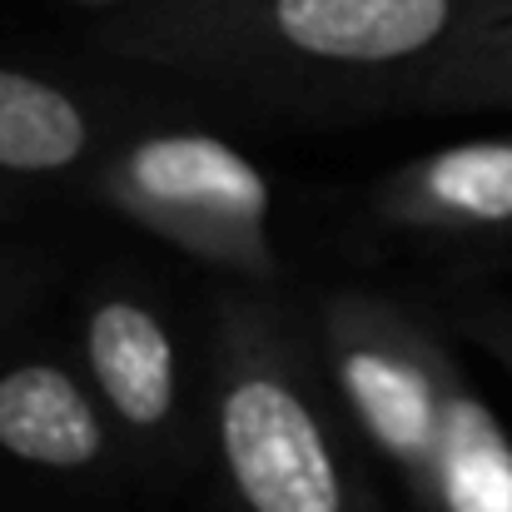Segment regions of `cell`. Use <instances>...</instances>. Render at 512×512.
I'll use <instances>...</instances> for the list:
<instances>
[{
	"label": "cell",
	"instance_id": "3",
	"mask_svg": "<svg viewBox=\"0 0 512 512\" xmlns=\"http://www.w3.org/2000/svg\"><path fill=\"white\" fill-rule=\"evenodd\" d=\"M209 418L239 512H383L314 324L264 284L229 279L209 304Z\"/></svg>",
	"mask_w": 512,
	"mask_h": 512
},
{
	"label": "cell",
	"instance_id": "13",
	"mask_svg": "<svg viewBox=\"0 0 512 512\" xmlns=\"http://www.w3.org/2000/svg\"><path fill=\"white\" fill-rule=\"evenodd\" d=\"M0 309H5V284H0Z\"/></svg>",
	"mask_w": 512,
	"mask_h": 512
},
{
	"label": "cell",
	"instance_id": "8",
	"mask_svg": "<svg viewBox=\"0 0 512 512\" xmlns=\"http://www.w3.org/2000/svg\"><path fill=\"white\" fill-rule=\"evenodd\" d=\"M100 145L90 105L35 70L0 65V179H50L80 170Z\"/></svg>",
	"mask_w": 512,
	"mask_h": 512
},
{
	"label": "cell",
	"instance_id": "12",
	"mask_svg": "<svg viewBox=\"0 0 512 512\" xmlns=\"http://www.w3.org/2000/svg\"><path fill=\"white\" fill-rule=\"evenodd\" d=\"M5 209H10V189H0V214H5Z\"/></svg>",
	"mask_w": 512,
	"mask_h": 512
},
{
	"label": "cell",
	"instance_id": "1",
	"mask_svg": "<svg viewBox=\"0 0 512 512\" xmlns=\"http://www.w3.org/2000/svg\"><path fill=\"white\" fill-rule=\"evenodd\" d=\"M508 15L512 0H130L95 40L264 100L393 105L418 65Z\"/></svg>",
	"mask_w": 512,
	"mask_h": 512
},
{
	"label": "cell",
	"instance_id": "2",
	"mask_svg": "<svg viewBox=\"0 0 512 512\" xmlns=\"http://www.w3.org/2000/svg\"><path fill=\"white\" fill-rule=\"evenodd\" d=\"M314 339L343 413L418 512H512V433L438 309L378 289L319 294Z\"/></svg>",
	"mask_w": 512,
	"mask_h": 512
},
{
	"label": "cell",
	"instance_id": "4",
	"mask_svg": "<svg viewBox=\"0 0 512 512\" xmlns=\"http://www.w3.org/2000/svg\"><path fill=\"white\" fill-rule=\"evenodd\" d=\"M100 204L179 249L199 269L274 289V189L244 150L209 130H145L120 140L90 174Z\"/></svg>",
	"mask_w": 512,
	"mask_h": 512
},
{
	"label": "cell",
	"instance_id": "7",
	"mask_svg": "<svg viewBox=\"0 0 512 512\" xmlns=\"http://www.w3.org/2000/svg\"><path fill=\"white\" fill-rule=\"evenodd\" d=\"M120 428L110 423L85 368L60 358H10L0 363V458L85 478L115 458Z\"/></svg>",
	"mask_w": 512,
	"mask_h": 512
},
{
	"label": "cell",
	"instance_id": "9",
	"mask_svg": "<svg viewBox=\"0 0 512 512\" xmlns=\"http://www.w3.org/2000/svg\"><path fill=\"white\" fill-rule=\"evenodd\" d=\"M388 110H423V115H478L512 110V15L478 25L473 35L438 50L418 65Z\"/></svg>",
	"mask_w": 512,
	"mask_h": 512
},
{
	"label": "cell",
	"instance_id": "10",
	"mask_svg": "<svg viewBox=\"0 0 512 512\" xmlns=\"http://www.w3.org/2000/svg\"><path fill=\"white\" fill-rule=\"evenodd\" d=\"M438 314L463 343L483 348L503 373H512V299H498V294H448L438 304Z\"/></svg>",
	"mask_w": 512,
	"mask_h": 512
},
{
	"label": "cell",
	"instance_id": "5",
	"mask_svg": "<svg viewBox=\"0 0 512 512\" xmlns=\"http://www.w3.org/2000/svg\"><path fill=\"white\" fill-rule=\"evenodd\" d=\"M80 368L130 448L165 453L184 433V363L170 319L135 284H105L80 314Z\"/></svg>",
	"mask_w": 512,
	"mask_h": 512
},
{
	"label": "cell",
	"instance_id": "11",
	"mask_svg": "<svg viewBox=\"0 0 512 512\" xmlns=\"http://www.w3.org/2000/svg\"><path fill=\"white\" fill-rule=\"evenodd\" d=\"M75 5H90V10H120V5H130V0H75Z\"/></svg>",
	"mask_w": 512,
	"mask_h": 512
},
{
	"label": "cell",
	"instance_id": "6",
	"mask_svg": "<svg viewBox=\"0 0 512 512\" xmlns=\"http://www.w3.org/2000/svg\"><path fill=\"white\" fill-rule=\"evenodd\" d=\"M368 214L408 239L503 244L512 239V135H483L413 155L368 189Z\"/></svg>",
	"mask_w": 512,
	"mask_h": 512
}]
</instances>
